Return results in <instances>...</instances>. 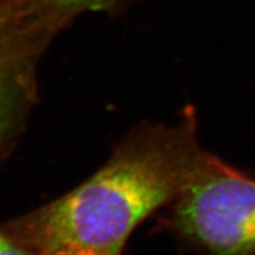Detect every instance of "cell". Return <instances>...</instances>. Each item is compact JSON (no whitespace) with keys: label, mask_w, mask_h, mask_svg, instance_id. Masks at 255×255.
I'll use <instances>...</instances> for the list:
<instances>
[{"label":"cell","mask_w":255,"mask_h":255,"mask_svg":"<svg viewBox=\"0 0 255 255\" xmlns=\"http://www.w3.org/2000/svg\"><path fill=\"white\" fill-rule=\"evenodd\" d=\"M196 131L191 109L175 126L139 128L87 181L2 231L28 255H123L132 232L190 178L203 152Z\"/></svg>","instance_id":"1"},{"label":"cell","mask_w":255,"mask_h":255,"mask_svg":"<svg viewBox=\"0 0 255 255\" xmlns=\"http://www.w3.org/2000/svg\"><path fill=\"white\" fill-rule=\"evenodd\" d=\"M64 26L49 0H0V65L34 60Z\"/></svg>","instance_id":"3"},{"label":"cell","mask_w":255,"mask_h":255,"mask_svg":"<svg viewBox=\"0 0 255 255\" xmlns=\"http://www.w3.org/2000/svg\"><path fill=\"white\" fill-rule=\"evenodd\" d=\"M69 20L84 12L107 11L120 0H50Z\"/></svg>","instance_id":"5"},{"label":"cell","mask_w":255,"mask_h":255,"mask_svg":"<svg viewBox=\"0 0 255 255\" xmlns=\"http://www.w3.org/2000/svg\"><path fill=\"white\" fill-rule=\"evenodd\" d=\"M33 63L24 60L0 65V146L30 95Z\"/></svg>","instance_id":"4"},{"label":"cell","mask_w":255,"mask_h":255,"mask_svg":"<svg viewBox=\"0 0 255 255\" xmlns=\"http://www.w3.org/2000/svg\"><path fill=\"white\" fill-rule=\"evenodd\" d=\"M167 225L203 255H255V177L203 150Z\"/></svg>","instance_id":"2"},{"label":"cell","mask_w":255,"mask_h":255,"mask_svg":"<svg viewBox=\"0 0 255 255\" xmlns=\"http://www.w3.org/2000/svg\"><path fill=\"white\" fill-rule=\"evenodd\" d=\"M0 255H28L20 246L0 229Z\"/></svg>","instance_id":"6"}]
</instances>
